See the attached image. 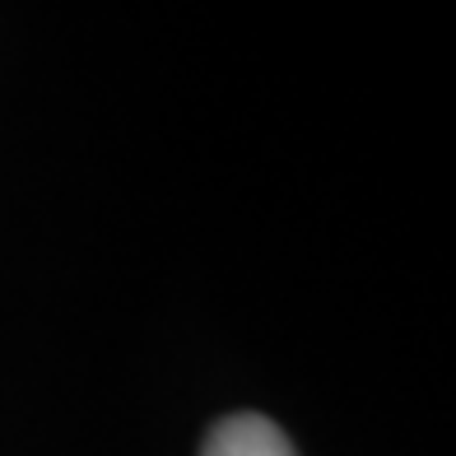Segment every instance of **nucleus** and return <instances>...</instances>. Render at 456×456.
Masks as SVG:
<instances>
[{
	"mask_svg": "<svg viewBox=\"0 0 456 456\" xmlns=\"http://www.w3.org/2000/svg\"><path fill=\"white\" fill-rule=\"evenodd\" d=\"M200 456H298L284 428L261 419V414H228L210 428Z\"/></svg>",
	"mask_w": 456,
	"mask_h": 456,
	"instance_id": "f257e3e1",
	"label": "nucleus"
}]
</instances>
